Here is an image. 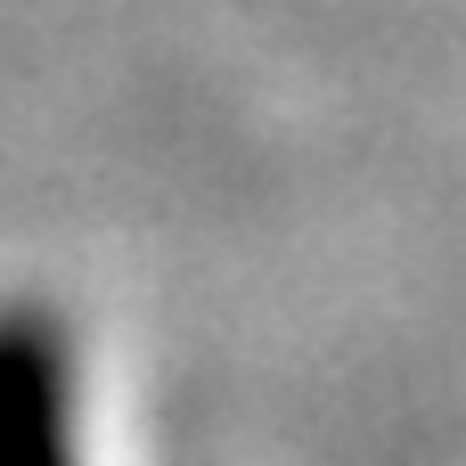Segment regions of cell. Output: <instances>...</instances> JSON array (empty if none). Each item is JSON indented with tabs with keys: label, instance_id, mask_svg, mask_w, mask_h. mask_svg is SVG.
<instances>
[{
	"label": "cell",
	"instance_id": "cell-1",
	"mask_svg": "<svg viewBox=\"0 0 466 466\" xmlns=\"http://www.w3.org/2000/svg\"><path fill=\"white\" fill-rule=\"evenodd\" d=\"M0 466H90L74 336L49 303H0Z\"/></svg>",
	"mask_w": 466,
	"mask_h": 466
}]
</instances>
